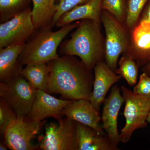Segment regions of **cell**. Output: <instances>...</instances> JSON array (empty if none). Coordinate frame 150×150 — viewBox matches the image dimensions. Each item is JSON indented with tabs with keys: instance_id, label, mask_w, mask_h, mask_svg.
<instances>
[{
	"instance_id": "cell-20",
	"label": "cell",
	"mask_w": 150,
	"mask_h": 150,
	"mask_svg": "<svg viewBox=\"0 0 150 150\" xmlns=\"http://www.w3.org/2000/svg\"><path fill=\"white\" fill-rule=\"evenodd\" d=\"M118 68L115 73L121 76L130 86H135L139 69L136 61L126 55H123L118 62Z\"/></svg>"
},
{
	"instance_id": "cell-17",
	"label": "cell",
	"mask_w": 150,
	"mask_h": 150,
	"mask_svg": "<svg viewBox=\"0 0 150 150\" xmlns=\"http://www.w3.org/2000/svg\"><path fill=\"white\" fill-rule=\"evenodd\" d=\"M102 1L91 0L85 4L75 7L62 15L55 25L62 27L74 22L86 19L101 21Z\"/></svg>"
},
{
	"instance_id": "cell-9",
	"label": "cell",
	"mask_w": 150,
	"mask_h": 150,
	"mask_svg": "<svg viewBox=\"0 0 150 150\" xmlns=\"http://www.w3.org/2000/svg\"><path fill=\"white\" fill-rule=\"evenodd\" d=\"M35 30L28 8L0 25V48L25 42Z\"/></svg>"
},
{
	"instance_id": "cell-14",
	"label": "cell",
	"mask_w": 150,
	"mask_h": 150,
	"mask_svg": "<svg viewBox=\"0 0 150 150\" xmlns=\"http://www.w3.org/2000/svg\"><path fill=\"white\" fill-rule=\"evenodd\" d=\"M89 100H73L65 107L62 115L91 127L99 134H106L100 124L101 116Z\"/></svg>"
},
{
	"instance_id": "cell-29",
	"label": "cell",
	"mask_w": 150,
	"mask_h": 150,
	"mask_svg": "<svg viewBox=\"0 0 150 150\" xmlns=\"http://www.w3.org/2000/svg\"><path fill=\"white\" fill-rule=\"evenodd\" d=\"M7 148V147L4 144H1H1H0V150H7L8 149Z\"/></svg>"
},
{
	"instance_id": "cell-6",
	"label": "cell",
	"mask_w": 150,
	"mask_h": 150,
	"mask_svg": "<svg viewBox=\"0 0 150 150\" xmlns=\"http://www.w3.org/2000/svg\"><path fill=\"white\" fill-rule=\"evenodd\" d=\"M57 123L45 126L44 135L38 138V148L43 150H78L76 122L60 118Z\"/></svg>"
},
{
	"instance_id": "cell-1",
	"label": "cell",
	"mask_w": 150,
	"mask_h": 150,
	"mask_svg": "<svg viewBox=\"0 0 150 150\" xmlns=\"http://www.w3.org/2000/svg\"><path fill=\"white\" fill-rule=\"evenodd\" d=\"M49 76L46 92L60 94L65 99L89 100L94 72L76 56L64 55L47 63Z\"/></svg>"
},
{
	"instance_id": "cell-8",
	"label": "cell",
	"mask_w": 150,
	"mask_h": 150,
	"mask_svg": "<svg viewBox=\"0 0 150 150\" xmlns=\"http://www.w3.org/2000/svg\"><path fill=\"white\" fill-rule=\"evenodd\" d=\"M46 121H33L28 115L18 116L8 126L4 134V144L12 150H34L38 146L32 140L40 133Z\"/></svg>"
},
{
	"instance_id": "cell-26",
	"label": "cell",
	"mask_w": 150,
	"mask_h": 150,
	"mask_svg": "<svg viewBox=\"0 0 150 150\" xmlns=\"http://www.w3.org/2000/svg\"><path fill=\"white\" fill-rule=\"evenodd\" d=\"M134 93L144 96H150V76L146 73L140 75L139 82L134 86Z\"/></svg>"
},
{
	"instance_id": "cell-30",
	"label": "cell",
	"mask_w": 150,
	"mask_h": 150,
	"mask_svg": "<svg viewBox=\"0 0 150 150\" xmlns=\"http://www.w3.org/2000/svg\"><path fill=\"white\" fill-rule=\"evenodd\" d=\"M147 121L148 123H150V109L149 111V114H148Z\"/></svg>"
},
{
	"instance_id": "cell-10",
	"label": "cell",
	"mask_w": 150,
	"mask_h": 150,
	"mask_svg": "<svg viewBox=\"0 0 150 150\" xmlns=\"http://www.w3.org/2000/svg\"><path fill=\"white\" fill-rule=\"evenodd\" d=\"M121 89L117 85L112 87L110 95L103 102L101 116L103 129L110 141L116 146L120 142V134L118 129V113L124 102Z\"/></svg>"
},
{
	"instance_id": "cell-22",
	"label": "cell",
	"mask_w": 150,
	"mask_h": 150,
	"mask_svg": "<svg viewBox=\"0 0 150 150\" xmlns=\"http://www.w3.org/2000/svg\"><path fill=\"white\" fill-rule=\"evenodd\" d=\"M149 0H127L126 2V18L125 24L130 30L138 24L140 16Z\"/></svg>"
},
{
	"instance_id": "cell-11",
	"label": "cell",
	"mask_w": 150,
	"mask_h": 150,
	"mask_svg": "<svg viewBox=\"0 0 150 150\" xmlns=\"http://www.w3.org/2000/svg\"><path fill=\"white\" fill-rule=\"evenodd\" d=\"M123 55L134 59L139 69L150 63V22H139L131 30L129 47Z\"/></svg>"
},
{
	"instance_id": "cell-2",
	"label": "cell",
	"mask_w": 150,
	"mask_h": 150,
	"mask_svg": "<svg viewBox=\"0 0 150 150\" xmlns=\"http://www.w3.org/2000/svg\"><path fill=\"white\" fill-rule=\"evenodd\" d=\"M101 23L92 20H81L69 39L60 44L61 54L77 56L88 69H93L98 62L105 59V37Z\"/></svg>"
},
{
	"instance_id": "cell-27",
	"label": "cell",
	"mask_w": 150,
	"mask_h": 150,
	"mask_svg": "<svg viewBox=\"0 0 150 150\" xmlns=\"http://www.w3.org/2000/svg\"><path fill=\"white\" fill-rule=\"evenodd\" d=\"M150 22V0L146 4L140 16L139 21Z\"/></svg>"
},
{
	"instance_id": "cell-4",
	"label": "cell",
	"mask_w": 150,
	"mask_h": 150,
	"mask_svg": "<svg viewBox=\"0 0 150 150\" xmlns=\"http://www.w3.org/2000/svg\"><path fill=\"white\" fill-rule=\"evenodd\" d=\"M100 21L105 32V62L111 69H117L119 56L127 51L131 30L124 23L106 11L102 10Z\"/></svg>"
},
{
	"instance_id": "cell-13",
	"label": "cell",
	"mask_w": 150,
	"mask_h": 150,
	"mask_svg": "<svg viewBox=\"0 0 150 150\" xmlns=\"http://www.w3.org/2000/svg\"><path fill=\"white\" fill-rule=\"evenodd\" d=\"M93 89L89 100L99 111L110 88L121 80L122 77L111 69L105 61L98 62L93 69Z\"/></svg>"
},
{
	"instance_id": "cell-7",
	"label": "cell",
	"mask_w": 150,
	"mask_h": 150,
	"mask_svg": "<svg viewBox=\"0 0 150 150\" xmlns=\"http://www.w3.org/2000/svg\"><path fill=\"white\" fill-rule=\"evenodd\" d=\"M37 90L21 75L0 83V96L18 116L27 115L31 110Z\"/></svg>"
},
{
	"instance_id": "cell-25",
	"label": "cell",
	"mask_w": 150,
	"mask_h": 150,
	"mask_svg": "<svg viewBox=\"0 0 150 150\" xmlns=\"http://www.w3.org/2000/svg\"><path fill=\"white\" fill-rule=\"evenodd\" d=\"M90 1L91 0H59L56 5V13L52 21V26L55 25L60 17L65 13Z\"/></svg>"
},
{
	"instance_id": "cell-12",
	"label": "cell",
	"mask_w": 150,
	"mask_h": 150,
	"mask_svg": "<svg viewBox=\"0 0 150 150\" xmlns=\"http://www.w3.org/2000/svg\"><path fill=\"white\" fill-rule=\"evenodd\" d=\"M72 100L59 99L46 91L37 90L31 110L27 115L38 122L48 117L58 119L61 118L65 107Z\"/></svg>"
},
{
	"instance_id": "cell-21",
	"label": "cell",
	"mask_w": 150,
	"mask_h": 150,
	"mask_svg": "<svg viewBox=\"0 0 150 150\" xmlns=\"http://www.w3.org/2000/svg\"><path fill=\"white\" fill-rule=\"evenodd\" d=\"M31 0H0V21H7L29 8Z\"/></svg>"
},
{
	"instance_id": "cell-5",
	"label": "cell",
	"mask_w": 150,
	"mask_h": 150,
	"mask_svg": "<svg viewBox=\"0 0 150 150\" xmlns=\"http://www.w3.org/2000/svg\"><path fill=\"white\" fill-rule=\"evenodd\" d=\"M121 89L125 102L123 115L126 124L121 130L120 140V142L126 144L131 139L134 131L147 126L150 96L134 93L124 86H121Z\"/></svg>"
},
{
	"instance_id": "cell-28",
	"label": "cell",
	"mask_w": 150,
	"mask_h": 150,
	"mask_svg": "<svg viewBox=\"0 0 150 150\" xmlns=\"http://www.w3.org/2000/svg\"><path fill=\"white\" fill-rule=\"evenodd\" d=\"M141 70L143 72L146 73L150 76V63L142 67Z\"/></svg>"
},
{
	"instance_id": "cell-24",
	"label": "cell",
	"mask_w": 150,
	"mask_h": 150,
	"mask_svg": "<svg viewBox=\"0 0 150 150\" xmlns=\"http://www.w3.org/2000/svg\"><path fill=\"white\" fill-rule=\"evenodd\" d=\"M18 115L3 98H0V132L4 135L6 129Z\"/></svg>"
},
{
	"instance_id": "cell-18",
	"label": "cell",
	"mask_w": 150,
	"mask_h": 150,
	"mask_svg": "<svg viewBox=\"0 0 150 150\" xmlns=\"http://www.w3.org/2000/svg\"><path fill=\"white\" fill-rule=\"evenodd\" d=\"M31 17L35 30L51 26L56 13V0H31Z\"/></svg>"
},
{
	"instance_id": "cell-3",
	"label": "cell",
	"mask_w": 150,
	"mask_h": 150,
	"mask_svg": "<svg viewBox=\"0 0 150 150\" xmlns=\"http://www.w3.org/2000/svg\"><path fill=\"white\" fill-rule=\"evenodd\" d=\"M80 21L67 25L56 31H52L51 26L39 29L26 43L19 56L21 64L27 65L32 63H46L58 59L57 49L65 38L78 27Z\"/></svg>"
},
{
	"instance_id": "cell-16",
	"label": "cell",
	"mask_w": 150,
	"mask_h": 150,
	"mask_svg": "<svg viewBox=\"0 0 150 150\" xmlns=\"http://www.w3.org/2000/svg\"><path fill=\"white\" fill-rule=\"evenodd\" d=\"M25 42L0 48V81L5 82L20 74L23 65L19 56L25 47Z\"/></svg>"
},
{
	"instance_id": "cell-19",
	"label": "cell",
	"mask_w": 150,
	"mask_h": 150,
	"mask_svg": "<svg viewBox=\"0 0 150 150\" xmlns=\"http://www.w3.org/2000/svg\"><path fill=\"white\" fill-rule=\"evenodd\" d=\"M25 66L21 75L36 89L46 92L49 76L48 64L35 63Z\"/></svg>"
},
{
	"instance_id": "cell-15",
	"label": "cell",
	"mask_w": 150,
	"mask_h": 150,
	"mask_svg": "<svg viewBox=\"0 0 150 150\" xmlns=\"http://www.w3.org/2000/svg\"><path fill=\"white\" fill-rule=\"evenodd\" d=\"M78 150H119L107 134H99L95 130L76 122Z\"/></svg>"
},
{
	"instance_id": "cell-23",
	"label": "cell",
	"mask_w": 150,
	"mask_h": 150,
	"mask_svg": "<svg viewBox=\"0 0 150 150\" xmlns=\"http://www.w3.org/2000/svg\"><path fill=\"white\" fill-rule=\"evenodd\" d=\"M102 10L107 11L118 20L125 23L126 10L125 0H103Z\"/></svg>"
}]
</instances>
